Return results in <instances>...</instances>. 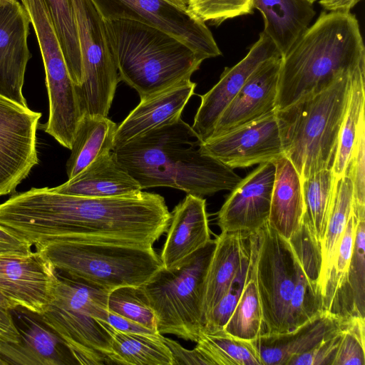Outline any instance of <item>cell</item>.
Here are the masks:
<instances>
[{"label":"cell","instance_id":"cell-41","mask_svg":"<svg viewBox=\"0 0 365 365\" xmlns=\"http://www.w3.org/2000/svg\"><path fill=\"white\" fill-rule=\"evenodd\" d=\"M332 365H365V317L344 318L341 339Z\"/></svg>","mask_w":365,"mask_h":365},{"label":"cell","instance_id":"cell-33","mask_svg":"<svg viewBox=\"0 0 365 365\" xmlns=\"http://www.w3.org/2000/svg\"><path fill=\"white\" fill-rule=\"evenodd\" d=\"M353 185L346 173L338 181L321 245L322 266L319 289L327 277L336 251L352 211ZM322 296V294H321Z\"/></svg>","mask_w":365,"mask_h":365},{"label":"cell","instance_id":"cell-32","mask_svg":"<svg viewBox=\"0 0 365 365\" xmlns=\"http://www.w3.org/2000/svg\"><path fill=\"white\" fill-rule=\"evenodd\" d=\"M365 63L353 71L347 108L339 131L332 170L336 180L346 174L365 104Z\"/></svg>","mask_w":365,"mask_h":365},{"label":"cell","instance_id":"cell-42","mask_svg":"<svg viewBox=\"0 0 365 365\" xmlns=\"http://www.w3.org/2000/svg\"><path fill=\"white\" fill-rule=\"evenodd\" d=\"M346 173L353 185L352 210L354 214L365 211V115H361L356 140Z\"/></svg>","mask_w":365,"mask_h":365},{"label":"cell","instance_id":"cell-2","mask_svg":"<svg viewBox=\"0 0 365 365\" xmlns=\"http://www.w3.org/2000/svg\"><path fill=\"white\" fill-rule=\"evenodd\" d=\"M142 190L170 187L202 197L233 190L242 178L203 150L202 141L181 118L113 150Z\"/></svg>","mask_w":365,"mask_h":365},{"label":"cell","instance_id":"cell-27","mask_svg":"<svg viewBox=\"0 0 365 365\" xmlns=\"http://www.w3.org/2000/svg\"><path fill=\"white\" fill-rule=\"evenodd\" d=\"M118 125L106 116L84 115L78 127L66 163L68 180L101 155L113 150Z\"/></svg>","mask_w":365,"mask_h":365},{"label":"cell","instance_id":"cell-25","mask_svg":"<svg viewBox=\"0 0 365 365\" xmlns=\"http://www.w3.org/2000/svg\"><path fill=\"white\" fill-rule=\"evenodd\" d=\"M254 8L263 17V32L282 56L309 27L316 14L307 0H254Z\"/></svg>","mask_w":365,"mask_h":365},{"label":"cell","instance_id":"cell-8","mask_svg":"<svg viewBox=\"0 0 365 365\" xmlns=\"http://www.w3.org/2000/svg\"><path fill=\"white\" fill-rule=\"evenodd\" d=\"M215 247L211 240L180 265L160 269L142 286L160 334L197 342L203 333L204 282Z\"/></svg>","mask_w":365,"mask_h":365},{"label":"cell","instance_id":"cell-50","mask_svg":"<svg viewBox=\"0 0 365 365\" xmlns=\"http://www.w3.org/2000/svg\"><path fill=\"white\" fill-rule=\"evenodd\" d=\"M1 1H4V2H15V1H17L18 0H1Z\"/></svg>","mask_w":365,"mask_h":365},{"label":"cell","instance_id":"cell-28","mask_svg":"<svg viewBox=\"0 0 365 365\" xmlns=\"http://www.w3.org/2000/svg\"><path fill=\"white\" fill-rule=\"evenodd\" d=\"M355 216V237L346 281L328 310L340 318L365 317V212Z\"/></svg>","mask_w":365,"mask_h":365},{"label":"cell","instance_id":"cell-3","mask_svg":"<svg viewBox=\"0 0 365 365\" xmlns=\"http://www.w3.org/2000/svg\"><path fill=\"white\" fill-rule=\"evenodd\" d=\"M365 63V46L356 16L323 11L282 56L276 110L329 86Z\"/></svg>","mask_w":365,"mask_h":365},{"label":"cell","instance_id":"cell-23","mask_svg":"<svg viewBox=\"0 0 365 365\" xmlns=\"http://www.w3.org/2000/svg\"><path fill=\"white\" fill-rule=\"evenodd\" d=\"M273 162L275 178L267 223L289 240L302 222L304 212L302 179L285 155Z\"/></svg>","mask_w":365,"mask_h":365},{"label":"cell","instance_id":"cell-38","mask_svg":"<svg viewBox=\"0 0 365 365\" xmlns=\"http://www.w3.org/2000/svg\"><path fill=\"white\" fill-rule=\"evenodd\" d=\"M356 220L352 210L322 289L324 310H329L334 296L346 281L354 247Z\"/></svg>","mask_w":365,"mask_h":365},{"label":"cell","instance_id":"cell-43","mask_svg":"<svg viewBox=\"0 0 365 365\" xmlns=\"http://www.w3.org/2000/svg\"><path fill=\"white\" fill-rule=\"evenodd\" d=\"M10 303L0 293V364H15L20 333Z\"/></svg>","mask_w":365,"mask_h":365},{"label":"cell","instance_id":"cell-4","mask_svg":"<svg viewBox=\"0 0 365 365\" xmlns=\"http://www.w3.org/2000/svg\"><path fill=\"white\" fill-rule=\"evenodd\" d=\"M119 77L140 100L190 79L204 59L175 36L130 19L105 20Z\"/></svg>","mask_w":365,"mask_h":365},{"label":"cell","instance_id":"cell-5","mask_svg":"<svg viewBox=\"0 0 365 365\" xmlns=\"http://www.w3.org/2000/svg\"><path fill=\"white\" fill-rule=\"evenodd\" d=\"M354 69L327 88L276 110L284 155L302 180L333 167Z\"/></svg>","mask_w":365,"mask_h":365},{"label":"cell","instance_id":"cell-11","mask_svg":"<svg viewBox=\"0 0 365 365\" xmlns=\"http://www.w3.org/2000/svg\"><path fill=\"white\" fill-rule=\"evenodd\" d=\"M105 20L137 21L175 36L204 60L222 55L206 24L166 0H92Z\"/></svg>","mask_w":365,"mask_h":365},{"label":"cell","instance_id":"cell-6","mask_svg":"<svg viewBox=\"0 0 365 365\" xmlns=\"http://www.w3.org/2000/svg\"><path fill=\"white\" fill-rule=\"evenodd\" d=\"M35 248L56 271L108 292L142 287L163 267L153 246L53 239Z\"/></svg>","mask_w":365,"mask_h":365},{"label":"cell","instance_id":"cell-30","mask_svg":"<svg viewBox=\"0 0 365 365\" xmlns=\"http://www.w3.org/2000/svg\"><path fill=\"white\" fill-rule=\"evenodd\" d=\"M112 336L109 364L173 365V356L163 335L127 333L110 325Z\"/></svg>","mask_w":365,"mask_h":365},{"label":"cell","instance_id":"cell-1","mask_svg":"<svg viewBox=\"0 0 365 365\" xmlns=\"http://www.w3.org/2000/svg\"><path fill=\"white\" fill-rule=\"evenodd\" d=\"M171 218L163 196L93 197L31 188L0 205V225L36 246L53 239L153 246Z\"/></svg>","mask_w":365,"mask_h":365},{"label":"cell","instance_id":"cell-47","mask_svg":"<svg viewBox=\"0 0 365 365\" xmlns=\"http://www.w3.org/2000/svg\"><path fill=\"white\" fill-rule=\"evenodd\" d=\"M105 322L108 323L115 329L123 332L145 334H159L157 331L148 329L140 324L113 314L109 311Z\"/></svg>","mask_w":365,"mask_h":365},{"label":"cell","instance_id":"cell-20","mask_svg":"<svg viewBox=\"0 0 365 365\" xmlns=\"http://www.w3.org/2000/svg\"><path fill=\"white\" fill-rule=\"evenodd\" d=\"M196 83L181 81L140 103L118 125L113 150L160 125L181 118L182 112L194 94Z\"/></svg>","mask_w":365,"mask_h":365},{"label":"cell","instance_id":"cell-24","mask_svg":"<svg viewBox=\"0 0 365 365\" xmlns=\"http://www.w3.org/2000/svg\"><path fill=\"white\" fill-rule=\"evenodd\" d=\"M206 272L202 302L205 321L236 275L250 245V232H221Z\"/></svg>","mask_w":365,"mask_h":365},{"label":"cell","instance_id":"cell-40","mask_svg":"<svg viewBox=\"0 0 365 365\" xmlns=\"http://www.w3.org/2000/svg\"><path fill=\"white\" fill-rule=\"evenodd\" d=\"M187 9L205 23L219 26L227 19L251 14L254 0H189Z\"/></svg>","mask_w":365,"mask_h":365},{"label":"cell","instance_id":"cell-7","mask_svg":"<svg viewBox=\"0 0 365 365\" xmlns=\"http://www.w3.org/2000/svg\"><path fill=\"white\" fill-rule=\"evenodd\" d=\"M109 292L58 275L53 297L37 318L52 330L78 364H109L112 336L108 315Z\"/></svg>","mask_w":365,"mask_h":365},{"label":"cell","instance_id":"cell-52","mask_svg":"<svg viewBox=\"0 0 365 365\" xmlns=\"http://www.w3.org/2000/svg\"><path fill=\"white\" fill-rule=\"evenodd\" d=\"M0 1H1L0 0Z\"/></svg>","mask_w":365,"mask_h":365},{"label":"cell","instance_id":"cell-36","mask_svg":"<svg viewBox=\"0 0 365 365\" xmlns=\"http://www.w3.org/2000/svg\"><path fill=\"white\" fill-rule=\"evenodd\" d=\"M108 310L157 331L155 313L142 287L124 286L109 292Z\"/></svg>","mask_w":365,"mask_h":365},{"label":"cell","instance_id":"cell-13","mask_svg":"<svg viewBox=\"0 0 365 365\" xmlns=\"http://www.w3.org/2000/svg\"><path fill=\"white\" fill-rule=\"evenodd\" d=\"M203 150L232 168L274 161L284 155L276 110L202 142Z\"/></svg>","mask_w":365,"mask_h":365},{"label":"cell","instance_id":"cell-21","mask_svg":"<svg viewBox=\"0 0 365 365\" xmlns=\"http://www.w3.org/2000/svg\"><path fill=\"white\" fill-rule=\"evenodd\" d=\"M344 319L322 310L294 330L264 333L252 342L262 365H287L291 359L311 349L338 330Z\"/></svg>","mask_w":365,"mask_h":365},{"label":"cell","instance_id":"cell-45","mask_svg":"<svg viewBox=\"0 0 365 365\" xmlns=\"http://www.w3.org/2000/svg\"><path fill=\"white\" fill-rule=\"evenodd\" d=\"M162 339L171 352L173 365H212L209 359L196 346L189 350L171 339L163 336Z\"/></svg>","mask_w":365,"mask_h":365},{"label":"cell","instance_id":"cell-9","mask_svg":"<svg viewBox=\"0 0 365 365\" xmlns=\"http://www.w3.org/2000/svg\"><path fill=\"white\" fill-rule=\"evenodd\" d=\"M82 61L77 91L85 115L107 117L120 80L106 21L92 0H71Z\"/></svg>","mask_w":365,"mask_h":365},{"label":"cell","instance_id":"cell-15","mask_svg":"<svg viewBox=\"0 0 365 365\" xmlns=\"http://www.w3.org/2000/svg\"><path fill=\"white\" fill-rule=\"evenodd\" d=\"M274 178L275 165L270 161L241 179L218 212L222 232H256L267 223Z\"/></svg>","mask_w":365,"mask_h":365},{"label":"cell","instance_id":"cell-17","mask_svg":"<svg viewBox=\"0 0 365 365\" xmlns=\"http://www.w3.org/2000/svg\"><path fill=\"white\" fill-rule=\"evenodd\" d=\"M30 24L20 1H0V95L25 107L22 89L31 57L28 44Z\"/></svg>","mask_w":365,"mask_h":365},{"label":"cell","instance_id":"cell-39","mask_svg":"<svg viewBox=\"0 0 365 365\" xmlns=\"http://www.w3.org/2000/svg\"><path fill=\"white\" fill-rule=\"evenodd\" d=\"M251 260L250 242L240 268L227 289L210 312L205 321L204 333H214L223 329L242 293Z\"/></svg>","mask_w":365,"mask_h":365},{"label":"cell","instance_id":"cell-44","mask_svg":"<svg viewBox=\"0 0 365 365\" xmlns=\"http://www.w3.org/2000/svg\"><path fill=\"white\" fill-rule=\"evenodd\" d=\"M344 324L311 349L291 359L287 365H332Z\"/></svg>","mask_w":365,"mask_h":365},{"label":"cell","instance_id":"cell-22","mask_svg":"<svg viewBox=\"0 0 365 365\" xmlns=\"http://www.w3.org/2000/svg\"><path fill=\"white\" fill-rule=\"evenodd\" d=\"M52 189L62 194L93 197L135 195L143 190L118 161L113 150L99 157L73 178Z\"/></svg>","mask_w":365,"mask_h":365},{"label":"cell","instance_id":"cell-34","mask_svg":"<svg viewBox=\"0 0 365 365\" xmlns=\"http://www.w3.org/2000/svg\"><path fill=\"white\" fill-rule=\"evenodd\" d=\"M196 343L212 365H262L252 341L236 338L223 330L203 332Z\"/></svg>","mask_w":365,"mask_h":365},{"label":"cell","instance_id":"cell-48","mask_svg":"<svg viewBox=\"0 0 365 365\" xmlns=\"http://www.w3.org/2000/svg\"><path fill=\"white\" fill-rule=\"evenodd\" d=\"M362 0H319V4L328 11L350 12Z\"/></svg>","mask_w":365,"mask_h":365},{"label":"cell","instance_id":"cell-49","mask_svg":"<svg viewBox=\"0 0 365 365\" xmlns=\"http://www.w3.org/2000/svg\"><path fill=\"white\" fill-rule=\"evenodd\" d=\"M166 1L173 4L174 5L177 6L178 7L187 9L189 0H166Z\"/></svg>","mask_w":365,"mask_h":365},{"label":"cell","instance_id":"cell-46","mask_svg":"<svg viewBox=\"0 0 365 365\" xmlns=\"http://www.w3.org/2000/svg\"><path fill=\"white\" fill-rule=\"evenodd\" d=\"M32 252V245L0 225V257L24 256Z\"/></svg>","mask_w":365,"mask_h":365},{"label":"cell","instance_id":"cell-16","mask_svg":"<svg viewBox=\"0 0 365 365\" xmlns=\"http://www.w3.org/2000/svg\"><path fill=\"white\" fill-rule=\"evenodd\" d=\"M279 55L274 42L261 32L247 54L235 66L225 67L218 82L208 92L200 96L201 103L192 128L202 142L210 138L220 115L251 73L264 61Z\"/></svg>","mask_w":365,"mask_h":365},{"label":"cell","instance_id":"cell-35","mask_svg":"<svg viewBox=\"0 0 365 365\" xmlns=\"http://www.w3.org/2000/svg\"><path fill=\"white\" fill-rule=\"evenodd\" d=\"M63 51L68 72L75 85L82 81V61L75 16L71 0H46Z\"/></svg>","mask_w":365,"mask_h":365},{"label":"cell","instance_id":"cell-31","mask_svg":"<svg viewBox=\"0 0 365 365\" xmlns=\"http://www.w3.org/2000/svg\"><path fill=\"white\" fill-rule=\"evenodd\" d=\"M338 181L332 168L321 170L302 180L304 205L302 221L320 247Z\"/></svg>","mask_w":365,"mask_h":365},{"label":"cell","instance_id":"cell-18","mask_svg":"<svg viewBox=\"0 0 365 365\" xmlns=\"http://www.w3.org/2000/svg\"><path fill=\"white\" fill-rule=\"evenodd\" d=\"M281 63L282 56L272 57L251 73L220 115L208 138L222 135L276 110Z\"/></svg>","mask_w":365,"mask_h":365},{"label":"cell","instance_id":"cell-51","mask_svg":"<svg viewBox=\"0 0 365 365\" xmlns=\"http://www.w3.org/2000/svg\"><path fill=\"white\" fill-rule=\"evenodd\" d=\"M309 2H310L311 4H314V3L317 1V0H307Z\"/></svg>","mask_w":365,"mask_h":365},{"label":"cell","instance_id":"cell-14","mask_svg":"<svg viewBox=\"0 0 365 365\" xmlns=\"http://www.w3.org/2000/svg\"><path fill=\"white\" fill-rule=\"evenodd\" d=\"M58 274L37 252L0 257V293L14 309L42 314L53 294Z\"/></svg>","mask_w":365,"mask_h":365},{"label":"cell","instance_id":"cell-19","mask_svg":"<svg viewBox=\"0 0 365 365\" xmlns=\"http://www.w3.org/2000/svg\"><path fill=\"white\" fill-rule=\"evenodd\" d=\"M160 259L163 268L173 269L205 247L212 239L206 201L187 194L171 212V218Z\"/></svg>","mask_w":365,"mask_h":365},{"label":"cell","instance_id":"cell-12","mask_svg":"<svg viewBox=\"0 0 365 365\" xmlns=\"http://www.w3.org/2000/svg\"><path fill=\"white\" fill-rule=\"evenodd\" d=\"M41 116L0 95V197L14 192L38 164L36 133Z\"/></svg>","mask_w":365,"mask_h":365},{"label":"cell","instance_id":"cell-10","mask_svg":"<svg viewBox=\"0 0 365 365\" xmlns=\"http://www.w3.org/2000/svg\"><path fill=\"white\" fill-rule=\"evenodd\" d=\"M255 269L264 333L286 332L287 310L297 278V259L290 242L268 223L257 231Z\"/></svg>","mask_w":365,"mask_h":365},{"label":"cell","instance_id":"cell-26","mask_svg":"<svg viewBox=\"0 0 365 365\" xmlns=\"http://www.w3.org/2000/svg\"><path fill=\"white\" fill-rule=\"evenodd\" d=\"M19 321L17 364H78L60 338L40 320L22 314Z\"/></svg>","mask_w":365,"mask_h":365},{"label":"cell","instance_id":"cell-29","mask_svg":"<svg viewBox=\"0 0 365 365\" xmlns=\"http://www.w3.org/2000/svg\"><path fill=\"white\" fill-rule=\"evenodd\" d=\"M250 242L251 260L247 278L240 299L222 330L236 338L252 341L265 331L255 278L257 231L250 232Z\"/></svg>","mask_w":365,"mask_h":365},{"label":"cell","instance_id":"cell-37","mask_svg":"<svg viewBox=\"0 0 365 365\" xmlns=\"http://www.w3.org/2000/svg\"><path fill=\"white\" fill-rule=\"evenodd\" d=\"M322 310L319 292L312 285L297 259V278L287 310V331L295 329Z\"/></svg>","mask_w":365,"mask_h":365}]
</instances>
